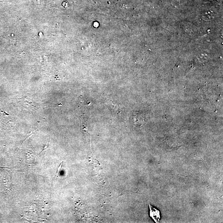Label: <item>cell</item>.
<instances>
[{
	"mask_svg": "<svg viewBox=\"0 0 223 223\" xmlns=\"http://www.w3.org/2000/svg\"><path fill=\"white\" fill-rule=\"evenodd\" d=\"M149 206L150 209L149 216L155 223H159L161 219L160 210L150 204H149Z\"/></svg>",
	"mask_w": 223,
	"mask_h": 223,
	"instance_id": "6da1fadb",
	"label": "cell"
},
{
	"mask_svg": "<svg viewBox=\"0 0 223 223\" xmlns=\"http://www.w3.org/2000/svg\"><path fill=\"white\" fill-rule=\"evenodd\" d=\"M63 161H62V163H61V165H60V166H59L58 168H57V175H56L57 176H58V175H59L60 172H61V169H62V165H63Z\"/></svg>",
	"mask_w": 223,
	"mask_h": 223,
	"instance_id": "7a4b0ae2",
	"label": "cell"
}]
</instances>
